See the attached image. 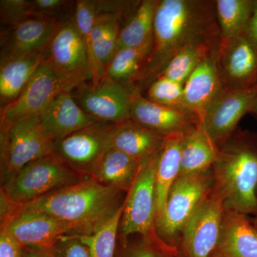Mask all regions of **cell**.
<instances>
[{
	"label": "cell",
	"mask_w": 257,
	"mask_h": 257,
	"mask_svg": "<svg viewBox=\"0 0 257 257\" xmlns=\"http://www.w3.org/2000/svg\"><path fill=\"white\" fill-rule=\"evenodd\" d=\"M221 40L215 1L160 0L154 23L152 50L138 82L139 89L149 87L184 47L197 43L219 47Z\"/></svg>",
	"instance_id": "6da1fadb"
},
{
	"label": "cell",
	"mask_w": 257,
	"mask_h": 257,
	"mask_svg": "<svg viewBox=\"0 0 257 257\" xmlns=\"http://www.w3.org/2000/svg\"><path fill=\"white\" fill-rule=\"evenodd\" d=\"M122 192L87 177L73 185L12 209L46 213L68 224L72 234L89 235L122 206Z\"/></svg>",
	"instance_id": "7a4b0ae2"
},
{
	"label": "cell",
	"mask_w": 257,
	"mask_h": 257,
	"mask_svg": "<svg viewBox=\"0 0 257 257\" xmlns=\"http://www.w3.org/2000/svg\"><path fill=\"white\" fill-rule=\"evenodd\" d=\"M214 167L223 204L241 214L257 211L256 150L246 143L227 145Z\"/></svg>",
	"instance_id": "3957f363"
},
{
	"label": "cell",
	"mask_w": 257,
	"mask_h": 257,
	"mask_svg": "<svg viewBox=\"0 0 257 257\" xmlns=\"http://www.w3.org/2000/svg\"><path fill=\"white\" fill-rule=\"evenodd\" d=\"M87 177L74 172L55 155H50L30 162L8 179L2 194L12 207L21 206L73 185Z\"/></svg>",
	"instance_id": "277c9868"
},
{
	"label": "cell",
	"mask_w": 257,
	"mask_h": 257,
	"mask_svg": "<svg viewBox=\"0 0 257 257\" xmlns=\"http://www.w3.org/2000/svg\"><path fill=\"white\" fill-rule=\"evenodd\" d=\"M55 143L40 116L22 118L1 128L2 165L5 178L8 180L30 162L53 155Z\"/></svg>",
	"instance_id": "5b68a950"
},
{
	"label": "cell",
	"mask_w": 257,
	"mask_h": 257,
	"mask_svg": "<svg viewBox=\"0 0 257 257\" xmlns=\"http://www.w3.org/2000/svg\"><path fill=\"white\" fill-rule=\"evenodd\" d=\"M157 157L144 165L139 172L125 199L120 225L124 236L140 234L150 242L166 244L152 234L156 221Z\"/></svg>",
	"instance_id": "8992f818"
},
{
	"label": "cell",
	"mask_w": 257,
	"mask_h": 257,
	"mask_svg": "<svg viewBox=\"0 0 257 257\" xmlns=\"http://www.w3.org/2000/svg\"><path fill=\"white\" fill-rule=\"evenodd\" d=\"M73 90L74 88L55 72L45 57L21 94L2 108L1 128L22 118L40 116L61 93Z\"/></svg>",
	"instance_id": "52a82bcc"
},
{
	"label": "cell",
	"mask_w": 257,
	"mask_h": 257,
	"mask_svg": "<svg viewBox=\"0 0 257 257\" xmlns=\"http://www.w3.org/2000/svg\"><path fill=\"white\" fill-rule=\"evenodd\" d=\"M114 123L97 121L87 127L57 140L53 155L82 176H89L94 166L110 149Z\"/></svg>",
	"instance_id": "ba28073f"
},
{
	"label": "cell",
	"mask_w": 257,
	"mask_h": 257,
	"mask_svg": "<svg viewBox=\"0 0 257 257\" xmlns=\"http://www.w3.org/2000/svg\"><path fill=\"white\" fill-rule=\"evenodd\" d=\"M135 88L105 75L94 84H81L74 89L76 95H72L79 106L97 121L117 124L130 119Z\"/></svg>",
	"instance_id": "9c48e42d"
},
{
	"label": "cell",
	"mask_w": 257,
	"mask_h": 257,
	"mask_svg": "<svg viewBox=\"0 0 257 257\" xmlns=\"http://www.w3.org/2000/svg\"><path fill=\"white\" fill-rule=\"evenodd\" d=\"M46 60L74 89L92 79L85 47L72 19L59 24L47 49Z\"/></svg>",
	"instance_id": "30bf717a"
},
{
	"label": "cell",
	"mask_w": 257,
	"mask_h": 257,
	"mask_svg": "<svg viewBox=\"0 0 257 257\" xmlns=\"http://www.w3.org/2000/svg\"><path fill=\"white\" fill-rule=\"evenodd\" d=\"M209 187L207 172L179 177L172 186L165 211L156 221L166 238H173L184 229L201 203Z\"/></svg>",
	"instance_id": "8fae6325"
},
{
	"label": "cell",
	"mask_w": 257,
	"mask_h": 257,
	"mask_svg": "<svg viewBox=\"0 0 257 257\" xmlns=\"http://www.w3.org/2000/svg\"><path fill=\"white\" fill-rule=\"evenodd\" d=\"M257 96V85L225 87L204 113L200 124L216 146L224 145L241 118L250 113Z\"/></svg>",
	"instance_id": "7c38bea8"
},
{
	"label": "cell",
	"mask_w": 257,
	"mask_h": 257,
	"mask_svg": "<svg viewBox=\"0 0 257 257\" xmlns=\"http://www.w3.org/2000/svg\"><path fill=\"white\" fill-rule=\"evenodd\" d=\"M2 227L28 248L52 249L62 236L72 234L68 224L40 211L12 209Z\"/></svg>",
	"instance_id": "4fadbf2b"
},
{
	"label": "cell",
	"mask_w": 257,
	"mask_h": 257,
	"mask_svg": "<svg viewBox=\"0 0 257 257\" xmlns=\"http://www.w3.org/2000/svg\"><path fill=\"white\" fill-rule=\"evenodd\" d=\"M223 204L219 196L204 198L183 229L186 256L210 257L214 252L220 238Z\"/></svg>",
	"instance_id": "5bb4252c"
},
{
	"label": "cell",
	"mask_w": 257,
	"mask_h": 257,
	"mask_svg": "<svg viewBox=\"0 0 257 257\" xmlns=\"http://www.w3.org/2000/svg\"><path fill=\"white\" fill-rule=\"evenodd\" d=\"M217 64L225 87L257 85V50L245 34L231 40H221Z\"/></svg>",
	"instance_id": "9a60e30c"
},
{
	"label": "cell",
	"mask_w": 257,
	"mask_h": 257,
	"mask_svg": "<svg viewBox=\"0 0 257 257\" xmlns=\"http://www.w3.org/2000/svg\"><path fill=\"white\" fill-rule=\"evenodd\" d=\"M130 119L165 138L187 133L199 123L184 108L161 105L149 100L138 87L132 99Z\"/></svg>",
	"instance_id": "2e32d148"
},
{
	"label": "cell",
	"mask_w": 257,
	"mask_h": 257,
	"mask_svg": "<svg viewBox=\"0 0 257 257\" xmlns=\"http://www.w3.org/2000/svg\"><path fill=\"white\" fill-rule=\"evenodd\" d=\"M58 22L32 17L2 35L1 61L33 53L47 52Z\"/></svg>",
	"instance_id": "e0dca14e"
},
{
	"label": "cell",
	"mask_w": 257,
	"mask_h": 257,
	"mask_svg": "<svg viewBox=\"0 0 257 257\" xmlns=\"http://www.w3.org/2000/svg\"><path fill=\"white\" fill-rule=\"evenodd\" d=\"M218 53L203 59L184 84L183 108L202 119L209 106L224 89L217 64Z\"/></svg>",
	"instance_id": "ac0fdd59"
},
{
	"label": "cell",
	"mask_w": 257,
	"mask_h": 257,
	"mask_svg": "<svg viewBox=\"0 0 257 257\" xmlns=\"http://www.w3.org/2000/svg\"><path fill=\"white\" fill-rule=\"evenodd\" d=\"M166 138L130 119L114 124L110 148L119 150L145 165L159 155Z\"/></svg>",
	"instance_id": "d6986e66"
},
{
	"label": "cell",
	"mask_w": 257,
	"mask_h": 257,
	"mask_svg": "<svg viewBox=\"0 0 257 257\" xmlns=\"http://www.w3.org/2000/svg\"><path fill=\"white\" fill-rule=\"evenodd\" d=\"M40 116L55 142L97 121L79 106L70 91L61 93Z\"/></svg>",
	"instance_id": "ffe728a7"
},
{
	"label": "cell",
	"mask_w": 257,
	"mask_h": 257,
	"mask_svg": "<svg viewBox=\"0 0 257 257\" xmlns=\"http://www.w3.org/2000/svg\"><path fill=\"white\" fill-rule=\"evenodd\" d=\"M214 257H257V230L239 213H230L221 226Z\"/></svg>",
	"instance_id": "44dd1931"
},
{
	"label": "cell",
	"mask_w": 257,
	"mask_h": 257,
	"mask_svg": "<svg viewBox=\"0 0 257 257\" xmlns=\"http://www.w3.org/2000/svg\"><path fill=\"white\" fill-rule=\"evenodd\" d=\"M185 133L167 137L157 157L155 185L156 221L163 214L171 189L179 177L181 153Z\"/></svg>",
	"instance_id": "7402d4cb"
},
{
	"label": "cell",
	"mask_w": 257,
	"mask_h": 257,
	"mask_svg": "<svg viewBox=\"0 0 257 257\" xmlns=\"http://www.w3.org/2000/svg\"><path fill=\"white\" fill-rule=\"evenodd\" d=\"M46 55L47 52H40L1 61V108L14 101L21 94Z\"/></svg>",
	"instance_id": "603a6c76"
},
{
	"label": "cell",
	"mask_w": 257,
	"mask_h": 257,
	"mask_svg": "<svg viewBox=\"0 0 257 257\" xmlns=\"http://www.w3.org/2000/svg\"><path fill=\"white\" fill-rule=\"evenodd\" d=\"M144 165L126 154L110 148L94 166L89 177L107 187L128 191Z\"/></svg>",
	"instance_id": "cb8c5ba5"
},
{
	"label": "cell",
	"mask_w": 257,
	"mask_h": 257,
	"mask_svg": "<svg viewBox=\"0 0 257 257\" xmlns=\"http://www.w3.org/2000/svg\"><path fill=\"white\" fill-rule=\"evenodd\" d=\"M219 155V147L199 122L184 135L179 177L207 172L216 163Z\"/></svg>",
	"instance_id": "d4e9b609"
},
{
	"label": "cell",
	"mask_w": 257,
	"mask_h": 257,
	"mask_svg": "<svg viewBox=\"0 0 257 257\" xmlns=\"http://www.w3.org/2000/svg\"><path fill=\"white\" fill-rule=\"evenodd\" d=\"M97 18L92 31L93 47L99 64L106 71L116 51L122 10L111 8L106 2L99 5L97 3Z\"/></svg>",
	"instance_id": "484cf974"
},
{
	"label": "cell",
	"mask_w": 257,
	"mask_h": 257,
	"mask_svg": "<svg viewBox=\"0 0 257 257\" xmlns=\"http://www.w3.org/2000/svg\"><path fill=\"white\" fill-rule=\"evenodd\" d=\"M152 45L153 40L143 46L116 50L106 67V77L116 82L136 87L146 67Z\"/></svg>",
	"instance_id": "4316f807"
},
{
	"label": "cell",
	"mask_w": 257,
	"mask_h": 257,
	"mask_svg": "<svg viewBox=\"0 0 257 257\" xmlns=\"http://www.w3.org/2000/svg\"><path fill=\"white\" fill-rule=\"evenodd\" d=\"M160 0H144L121 29L116 51L143 46L153 40L154 23ZM115 51V52H116Z\"/></svg>",
	"instance_id": "83f0119b"
},
{
	"label": "cell",
	"mask_w": 257,
	"mask_h": 257,
	"mask_svg": "<svg viewBox=\"0 0 257 257\" xmlns=\"http://www.w3.org/2000/svg\"><path fill=\"white\" fill-rule=\"evenodd\" d=\"M255 0H216V20L221 40L244 35L252 14Z\"/></svg>",
	"instance_id": "f1b7e54d"
},
{
	"label": "cell",
	"mask_w": 257,
	"mask_h": 257,
	"mask_svg": "<svg viewBox=\"0 0 257 257\" xmlns=\"http://www.w3.org/2000/svg\"><path fill=\"white\" fill-rule=\"evenodd\" d=\"M98 15L97 1L79 0L74 7L73 22L84 42L87 52L92 83L99 82L105 76V69L96 58L92 42V31Z\"/></svg>",
	"instance_id": "f546056e"
},
{
	"label": "cell",
	"mask_w": 257,
	"mask_h": 257,
	"mask_svg": "<svg viewBox=\"0 0 257 257\" xmlns=\"http://www.w3.org/2000/svg\"><path fill=\"white\" fill-rule=\"evenodd\" d=\"M219 48L206 43L188 45L171 59L159 76H163L184 85L203 59L209 54L218 53Z\"/></svg>",
	"instance_id": "4dcf8cb0"
},
{
	"label": "cell",
	"mask_w": 257,
	"mask_h": 257,
	"mask_svg": "<svg viewBox=\"0 0 257 257\" xmlns=\"http://www.w3.org/2000/svg\"><path fill=\"white\" fill-rule=\"evenodd\" d=\"M124 204L95 232L89 235L76 234L87 246L91 257H116V234L121 223Z\"/></svg>",
	"instance_id": "1f68e13d"
},
{
	"label": "cell",
	"mask_w": 257,
	"mask_h": 257,
	"mask_svg": "<svg viewBox=\"0 0 257 257\" xmlns=\"http://www.w3.org/2000/svg\"><path fill=\"white\" fill-rule=\"evenodd\" d=\"M184 87L183 84L159 76L147 88L145 97L161 105L183 108Z\"/></svg>",
	"instance_id": "d6a6232c"
},
{
	"label": "cell",
	"mask_w": 257,
	"mask_h": 257,
	"mask_svg": "<svg viewBox=\"0 0 257 257\" xmlns=\"http://www.w3.org/2000/svg\"><path fill=\"white\" fill-rule=\"evenodd\" d=\"M1 23L8 29L16 26L32 15L31 1L28 0H1L0 1Z\"/></svg>",
	"instance_id": "836d02e7"
},
{
	"label": "cell",
	"mask_w": 257,
	"mask_h": 257,
	"mask_svg": "<svg viewBox=\"0 0 257 257\" xmlns=\"http://www.w3.org/2000/svg\"><path fill=\"white\" fill-rule=\"evenodd\" d=\"M55 257H91L89 249L76 234L65 235L52 248Z\"/></svg>",
	"instance_id": "e575fe53"
},
{
	"label": "cell",
	"mask_w": 257,
	"mask_h": 257,
	"mask_svg": "<svg viewBox=\"0 0 257 257\" xmlns=\"http://www.w3.org/2000/svg\"><path fill=\"white\" fill-rule=\"evenodd\" d=\"M121 257H179V254L176 247L149 241L126 250Z\"/></svg>",
	"instance_id": "d590c367"
},
{
	"label": "cell",
	"mask_w": 257,
	"mask_h": 257,
	"mask_svg": "<svg viewBox=\"0 0 257 257\" xmlns=\"http://www.w3.org/2000/svg\"><path fill=\"white\" fill-rule=\"evenodd\" d=\"M70 2L65 0H32V15L34 17L54 20L55 15L60 13Z\"/></svg>",
	"instance_id": "8d00e7d4"
},
{
	"label": "cell",
	"mask_w": 257,
	"mask_h": 257,
	"mask_svg": "<svg viewBox=\"0 0 257 257\" xmlns=\"http://www.w3.org/2000/svg\"><path fill=\"white\" fill-rule=\"evenodd\" d=\"M23 246L9 231L2 227L0 257H23Z\"/></svg>",
	"instance_id": "74e56055"
},
{
	"label": "cell",
	"mask_w": 257,
	"mask_h": 257,
	"mask_svg": "<svg viewBox=\"0 0 257 257\" xmlns=\"http://www.w3.org/2000/svg\"><path fill=\"white\" fill-rule=\"evenodd\" d=\"M245 35L257 50V0H255L252 14L245 32Z\"/></svg>",
	"instance_id": "f35d334b"
},
{
	"label": "cell",
	"mask_w": 257,
	"mask_h": 257,
	"mask_svg": "<svg viewBox=\"0 0 257 257\" xmlns=\"http://www.w3.org/2000/svg\"><path fill=\"white\" fill-rule=\"evenodd\" d=\"M23 257H55L52 249L23 247Z\"/></svg>",
	"instance_id": "ab89813d"
},
{
	"label": "cell",
	"mask_w": 257,
	"mask_h": 257,
	"mask_svg": "<svg viewBox=\"0 0 257 257\" xmlns=\"http://www.w3.org/2000/svg\"><path fill=\"white\" fill-rule=\"evenodd\" d=\"M250 113H252V114L256 115L257 116V96L256 99H255L254 101H253L252 106H251Z\"/></svg>",
	"instance_id": "60d3db41"
},
{
	"label": "cell",
	"mask_w": 257,
	"mask_h": 257,
	"mask_svg": "<svg viewBox=\"0 0 257 257\" xmlns=\"http://www.w3.org/2000/svg\"><path fill=\"white\" fill-rule=\"evenodd\" d=\"M255 224H256V226H257V219H256V221H255Z\"/></svg>",
	"instance_id": "b9f144b4"
},
{
	"label": "cell",
	"mask_w": 257,
	"mask_h": 257,
	"mask_svg": "<svg viewBox=\"0 0 257 257\" xmlns=\"http://www.w3.org/2000/svg\"><path fill=\"white\" fill-rule=\"evenodd\" d=\"M211 257H214V256H211Z\"/></svg>",
	"instance_id": "7bdbcfd3"
}]
</instances>
